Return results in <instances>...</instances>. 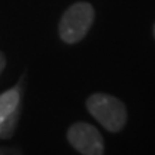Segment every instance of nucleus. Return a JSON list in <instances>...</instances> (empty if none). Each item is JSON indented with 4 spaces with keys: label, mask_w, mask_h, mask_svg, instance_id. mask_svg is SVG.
<instances>
[{
    "label": "nucleus",
    "mask_w": 155,
    "mask_h": 155,
    "mask_svg": "<svg viewBox=\"0 0 155 155\" xmlns=\"http://www.w3.org/2000/svg\"><path fill=\"white\" fill-rule=\"evenodd\" d=\"M86 109L109 132H119L127 124L128 114L124 102L109 94H92L86 99Z\"/></svg>",
    "instance_id": "nucleus-1"
},
{
    "label": "nucleus",
    "mask_w": 155,
    "mask_h": 155,
    "mask_svg": "<svg viewBox=\"0 0 155 155\" xmlns=\"http://www.w3.org/2000/svg\"><path fill=\"white\" fill-rule=\"evenodd\" d=\"M95 20L94 6L88 2H78L69 6L59 22V36L66 45L81 42Z\"/></svg>",
    "instance_id": "nucleus-2"
},
{
    "label": "nucleus",
    "mask_w": 155,
    "mask_h": 155,
    "mask_svg": "<svg viewBox=\"0 0 155 155\" xmlns=\"http://www.w3.org/2000/svg\"><path fill=\"white\" fill-rule=\"evenodd\" d=\"M66 138L69 144L83 155H102L104 138L101 132L88 122H75L68 129Z\"/></svg>",
    "instance_id": "nucleus-3"
},
{
    "label": "nucleus",
    "mask_w": 155,
    "mask_h": 155,
    "mask_svg": "<svg viewBox=\"0 0 155 155\" xmlns=\"http://www.w3.org/2000/svg\"><path fill=\"white\" fill-rule=\"evenodd\" d=\"M20 106V85L0 94V121L9 116L16 108Z\"/></svg>",
    "instance_id": "nucleus-4"
},
{
    "label": "nucleus",
    "mask_w": 155,
    "mask_h": 155,
    "mask_svg": "<svg viewBox=\"0 0 155 155\" xmlns=\"http://www.w3.org/2000/svg\"><path fill=\"white\" fill-rule=\"evenodd\" d=\"M19 116H20V106L16 108L9 116H6L3 121H0V139L10 138L13 135L15 129H16L17 121H19Z\"/></svg>",
    "instance_id": "nucleus-5"
},
{
    "label": "nucleus",
    "mask_w": 155,
    "mask_h": 155,
    "mask_svg": "<svg viewBox=\"0 0 155 155\" xmlns=\"http://www.w3.org/2000/svg\"><path fill=\"white\" fill-rule=\"evenodd\" d=\"M5 68H6V56L3 52H0V75L5 71Z\"/></svg>",
    "instance_id": "nucleus-6"
},
{
    "label": "nucleus",
    "mask_w": 155,
    "mask_h": 155,
    "mask_svg": "<svg viewBox=\"0 0 155 155\" xmlns=\"http://www.w3.org/2000/svg\"><path fill=\"white\" fill-rule=\"evenodd\" d=\"M154 38H155V23H154Z\"/></svg>",
    "instance_id": "nucleus-7"
}]
</instances>
